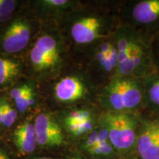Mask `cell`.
<instances>
[{"instance_id": "1", "label": "cell", "mask_w": 159, "mask_h": 159, "mask_svg": "<svg viewBox=\"0 0 159 159\" xmlns=\"http://www.w3.org/2000/svg\"><path fill=\"white\" fill-rule=\"evenodd\" d=\"M63 52L61 38L54 32H43L38 36L30 50V66L39 78L55 76L63 65Z\"/></svg>"}, {"instance_id": "2", "label": "cell", "mask_w": 159, "mask_h": 159, "mask_svg": "<svg viewBox=\"0 0 159 159\" xmlns=\"http://www.w3.org/2000/svg\"><path fill=\"white\" fill-rule=\"evenodd\" d=\"M142 91L138 81L132 77H115L105 87L102 102L109 111L128 112L138 107Z\"/></svg>"}, {"instance_id": "3", "label": "cell", "mask_w": 159, "mask_h": 159, "mask_svg": "<svg viewBox=\"0 0 159 159\" xmlns=\"http://www.w3.org/2000/svg\"><path fill=\"white\" fill-rule=\"evenodd\" d=\"M102 126L108 131L114 148L128 150L136 140V120L128 112L108 111L102 117Z\"/></svg>"}, {"instance_id": "4", "label": "cell", "mask_w": 159, "mask_h": 159, "mask_svg": "<svg viewBox=\"0 0 159 159\" xmlns=\"http://www.w3.org/2000/svg\"><path fill=\"white\" fill-rule=\"evenodd\" d=\"M32 34V25L25 17H17L6 24L0 33V50L16 54L26 48Z\"/></svg>"}, {"instance_id": "5", "label": "cell", "mask_w": 159, "mask_h": 159, "mask_svg": "<svg viewBox=\"0 0 159 159\" xmlns=\"http://www.w3.org/2000/svg\"><path fill=\"white\" fill-rule=\"evenodd\" d=\"M103 27L102 19L97 16L77 15L71 23L70 35L77 44H89L101 37Z\"/></svg>"}, {"instance_id": "6", "label": "cell", "mask_w": 159, "mask_h": 159, "mask_svg": "<svg viewBox=\"0 0 159 159\" xmlns=\"http://www.w3.org/2000/svg\"><path fill=\"white\" fill-rule=\"evenodd\" d=\"M38 145L45 148H57L64 142V134L61 125L52 116L39 114L34 121Z\"/></svg>"}, {"instance_id": "7", "label": "cell", "mask_w": 159, "mask_h": 159, "mask_svg": "<svg viewBox=\"0 0 159 159\" xmlns=\"http://www.w3.org/2000/svg\"><path fill=\"white\" fill-rule=\"evenodd\" d=\"M88 94L84 80L77 75H68L57 81L54 87V96L57 102L71 104L82 100Z\"/></svg>"}, {"instance_id": "8", "label": "cell", "mask_w": 159, "mask_h": 159, "mask_svg": "<svg viewBox=\"0 0 159 159\" xmlns=\"http://www.w3.org/2000/svg\"><path fill=\"white\" fill-rule=\"evenodd\" d=\"M61 116L63 126L72 136L80 137L88 135L94 130V114L89 109H70L63 112Z\"/></svg>"}, {"instance_id": "9", "label": "cell", "mask_w": 159, "mask_h": 159, "mask_svg": "<svg viewBox=\"0 0 159 159\" xmlns=\"http://www.w3.org/2000/svg\"><path fill=\"white\" fill-rule=\"evenodd\" d=\"M136 147L142 159H159V120L143 125L136 138Z\"/></svg>"}, {"instance_id": "10", "label": "cell", "mask_w": 159, "mask_h": 159, "mask_svg": "<svg viewBox=\"0 0 159 159\" xmlns=\"http://www.w3.org/2000/svg\"><path fill=\"white\" fill-rule=\"evenodd\" d=\"M136 35L128 29H119L115 35V45L118 53V70L116 77H129L131 51Z\"/></svg>"}, {"instance_id": "11", "label": "cell", "mask_w": 159, "mask_h": 159, "mask_svg": "<svg viewBox=\"0 0 159 159\" xmlns=\"http://www.w3.org/2000/svg\"><path fill=\"white\" fill-rule=\"evenodd\" d=\"M13 140L21 155L33 153L38 145L34 123L26 120L18 125L13 131Z\"/></svg>"}, {"instance_id": "12", "label": "cell", "mask_w": 159, "mask_h": 159, "mask_svg": "<svg viewBox=\"0 0 159 159\" xmlns=\"http://www.w3.org/2000/svg\"><path fill=\"white\" fill-rule=\"evenodd\" d=\"M148 65L147 49L141 40L136 38L131 51L129 63V77H135L144 74Z\"/></svg>"}, {"instance_id": "13", "label": "cell", "mask_w": 159, "mask_h": 159, "mask_svg": "<svg viewBox=\"0 0 159 159\" xmlns=\"http://www.w3.org/2000/svg\"><path fill=\"white\" fill-rule=\"evenodd\" d=\"M132 16L141 24H150L159 19V0L142 1L134 6Z\"/></svg>"}, {"instance_id": "14", "label": "cell", "mask_w": 159, "mask_h": 159, "mask_svg": "<svg viewBox=\"0 0 159 159\" xmlns=\"http://www.w3.org/2000/svg\"><path fill=\"white\" fill-rule=\"evenodd\" d=\"M21 74V66L19 61L0 56V86L11 84Z\"/></svg>"}, {"instance_id": "15", "label": "cell", "mask_w": 159, "mask_h": 159, "mask_svg": "<svg viewBox=\"0 0 159 159\" xmlns=\"http://www.w3.org/2000/svg\"><path fill=\"white\" fill-rule=\"evenodd\" d=\"M37 8L43 15H63L73 8L76 2L69 0H42L36 2Z\"/></svg>"}, {"instance_id": "16", "label": "cell", "mask_w": 159, "mask_h": 159, "mask_svg": "<svg viewBox=\"0 0 159 159\" xmlns=\"http://www.w3.org/2000/svg\"><path fill=\"white\" fill-rule=\"evenodd\" d=\"M18 5L15 0H0V27L8 23Z\"/></svg>"}, {"instance_id": "17", "label": "cell", "mask_w": 159, "mask_h": 159, "mask_svg": "<svg viewBox=\"0 0 159 159\" xmlns=\"http://www.w3.org/2000/svg\"><path fill=\"white\" fill-rule=\"evenodd\" d=\"M35 91L34 88L30 90L28 92L19 100L14 102V106L19 114H24L35 104Z\"/></svg>"}, {"instance_id": "18", "label": "cell", "mask_w": 159, "mask_h": 159, "mask_svg": "<svg viewBox=\"0 0 159 159\" xmlns=\"http://www.w3.org/2000/svg\"><path fill=\"white\" fill-rule=\"evenodd\" d=\"M4 116L2 126L5 128H10L14 124L18 118V111L13 105H12L7 99L4 97Z\"/></svg>"}, {"instance_id": "19", "label": "cell", "mask_w": 159, "mask_h": 159, "mask_svg": "<svg viewBox=\"0 0 159 159\" xmlns=\"http://www.w3.org/2000/svg\"><path fill=\"white\" fill-rule=\"evenodd\" d=\"M148 95L151 102L159 106V79L151 83L148 89Z\"/></svg>"}, {"instance_id": "20", "label": "cell", "mask_w": 159, "mask_h": 159, "mask_svg": "<svg viewBox=\"0 0 159 159\" xmlns=\"http://www.w3.org/2000/svg\"><path fill=\"white\" fill-rule=\"evenodd\" d=\"M4 97H0V125H2L3 116H4V105H3Z\"/></svg>"}, {"instance_id": "21", "label": "cell", "mask_w": 159, "mask_h": 159, "mask_svg": "<svg viewBox=\"0 0 159 159\" xmlns=\"http://www.w3.org/2000/svg\"><path fill=\"white\" fill-rule=\"evenodd\" d=\"M0 159H11V158L5 151L0 150Z\"/></svg>"}, {"instance_id": "22", "label": "cell", "mask_w": 159, "mask_h": 159, "mask_svg": "<svg viewBox=\"0 0 159 159\" xmlns=\"http://www.w3.org/2000/svg\"><path fill=\"white\" fill-rule=\"evenodd\" d=\"M31 159H52V158H47V157H38V158H33Z\"/></svg>"}, {"instance_id": "23", "label": "cell", "mask_w": 159, "mask_h": 159, "mask_svg": "<svg viewBox=\"0 0 159 159\" xmlns=\"http://www.w3.org/2000/svg\"><path fill=\"white\" fill-rule=\"evenodd\" d=\"M68 159H82V158L77 156H71V157H69Z\"/></svg>"}]
</instances>
